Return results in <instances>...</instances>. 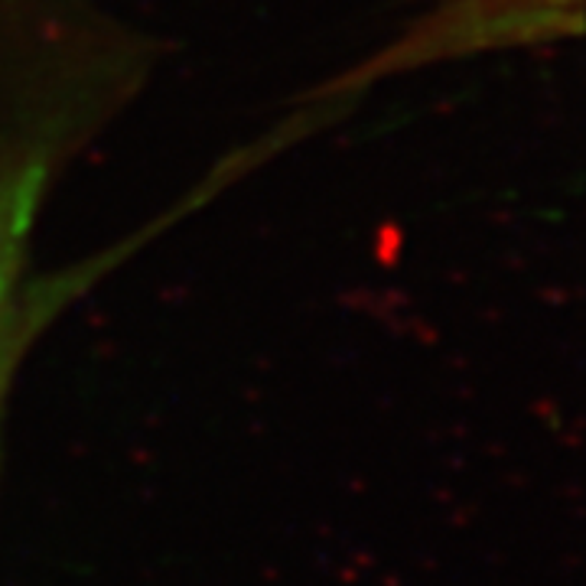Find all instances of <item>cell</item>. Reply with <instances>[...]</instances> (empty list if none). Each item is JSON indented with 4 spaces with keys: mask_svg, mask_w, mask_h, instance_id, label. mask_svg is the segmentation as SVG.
I'll use <instances>...</instances> for the list:
<instances>
[{
    "mask_svg": "<svg viewBox=\"0 0 586 586\" xmlns=\"http://www.w3.org/2000/svg\"><path fill=\"white\" fill-rule=\"evenodd\" d=\"M69 137H0V433L23 352L40 326V296L26 284L30 232Z\"/></svg>",
    "mask_w": 586,
    "mask_h": 586,
    "instance_id": "cell-1",
    "label": "cell"
}]
</instances>
